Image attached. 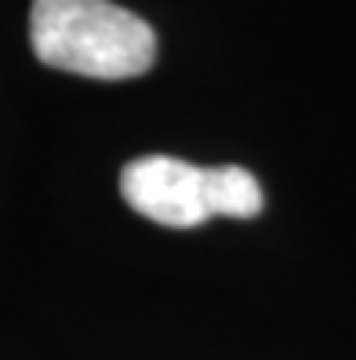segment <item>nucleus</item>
I'll use <instances>...</instances> for the list:
<instances>
[{"label": "nucleus", "mask_w": 356, "mask_h": 360, "mask_svg": "<svg viewBox=\"0 0 356 360\" xmlns=\"http://www.w3.org/2000/svg\"><path fill=\"white\" fill-rule=\"evenodd\" d=\"M29 44L44 66L91 80H131L157 58L150 22L113 0H33Z\"/></svg>", "instance_id": "nucleus-1"}, {"label": "nucleus", "mask_w": 356, "mask_h": 360, "mask_svg": "<svg viewBox=\"0 0 356 360\" xmlns=\"http://www.w3.org/2000/svg\"><path fill=\"white\" fill-rule=\"evenodd\" d=\"M120 197L157 226L193 229L207 219H255L262 211L258 179L237 164L200 167L178 157H138L120 172Z\"/></svg>", "instance_id": "nucleus-2"}]
</instances>
